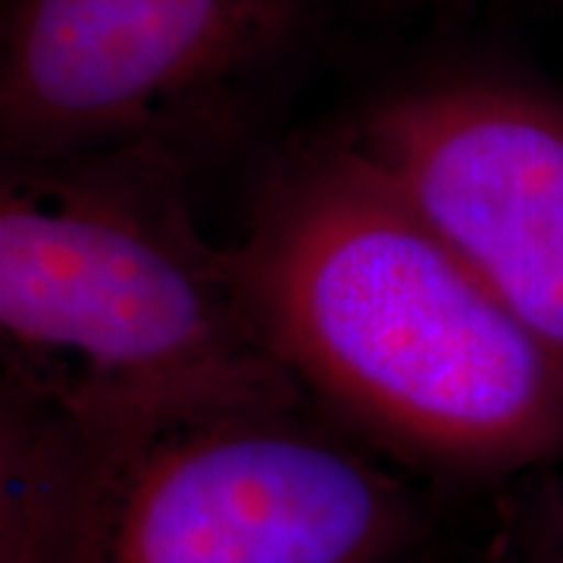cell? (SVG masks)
<instances>
[{"instance_id": "1", "label": "cell", "mask_w": 563, "mask_h": 563, "mask_svg": "<svg viewBox=\"0 0 563 563\" xmlns=\"http://www.w3.org/2000/svg\"><path fill=\"white\" fill-rule=\"evenodd\" d=\"M229 254L282 366L357 442L461 479L563 461V357L342 125L269 166Z\"/></svg>"}, {"instance_id": "2", "label": "cell", "mask_w": 563, "mask_h": 563, "mask_svg": "<svg viewBox=\"0 0 563 563\" xmlns=\"http://www.w3.org/2000/svg\"><path fill=\"white\" fill-rule=\"evenodd\" d=\"M163 147L0 163V383L107 439L310 407Z\"/></svg>"}, {"instance_id": "3", "label": "cell", "mask_w": 563, "mask_h": 563, "mask_svg": "<svg viewBox=\"0 0 563 563\" xmlns=\"http://www.w3.org/2000/svg\"><path fill=\"white\" fill-rule=\"evenodd\" d=\"M420 523L407 483L310 407L244 410L88 432L47 563H404Z\"/></svg>"}, {"instance_id": "4", "label": "cell", "mask_w": 563, "mask_h": 563, "mask_svg": "<svg viewBox=\"0 0 563 563\" xmlns=\"http://www.w3.org/2000/svg\"><path fill=\"white\" fill-rule=\"evenodd\" d=\"M317 0H7L0 157L163 147L242 132L301 60Z\"/></svg>"}, {"instance_id": "5", "label": "cell", "mask_w": 563, "mask_h": 563, "mask_svg": "<svg viewBox=\"0 0 563 563\" xmlns=\"http://www.w3.org/2000/svg\"><path fill=\"white\" fill-rule=\"evenodd\" d=\"M342 132L563 357V81L432 63L369 95Z\"/></svg>"}, {"instance_id": "6", "label": "cell", "mask_w": 563, "mask_h": 563, "mask_svg": "<svg viewBox=\"0 0 563 563\" xmlns=\"http://www.w3.org/2000/svg\"><path fill=\"white\" fill-rule=\"evenodd\" d=\"M529 563H563V488L554 507H551V514H548V520H544L542 536L532 548Z\"/></svg>"}]
</instances>
